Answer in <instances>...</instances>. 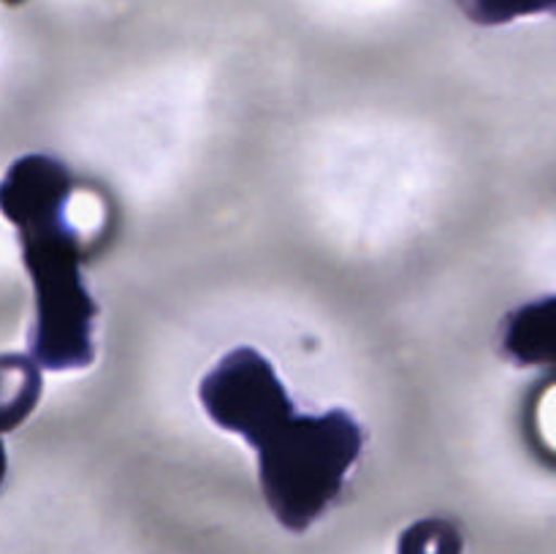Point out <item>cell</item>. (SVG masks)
Returning a JSON list of instances; mask_svg holds the SVG:
<instances>
[{"mask_svg":"<svg viewBox=\"0 0 556 554\" xmlns=\"http://www.w3.org/2000/svg\"><path fill=\"white\" fill-rule=\"evenodd\" d=\"M201 400L220 427L258 449L266 503L288 530H307L334 503L364 443L348 413L293 411L271 364L253 348L228 353L201 383Z\"/></svg>","mask_w":556,"mask_h":554,"instance_id":"obj_1","label":"cell"},{"mask_svg":"<svg viewBox=\"0 0 556 554\" xmlns=\"http://www.w3.org/2000/svg\"><path fill=\"white\" fill-rule=\"evenodd\" d=\"M68 174L49 158H25L5 177V215L20 226L25 261L38 291L36 351L47 367H85L92 358L90 324L96 307L81 288L76 244L60 206Z\"/></svg>","mask_w":556,"mask_h":554,"instance_id":"obj_2","label":"cell"},{"mask_svg":"<svg viewBox=\"0 0 556 554\" xmlns=\"http://www.w3.org/2000/svg\"><path fill=\"white\" fill-rule=\"evenodd\" d=\"M505 351L525 364L556 367V297L527 304L508 320Z\"/></svg>","mask_w":556,"mask_h":554,"instance_id":"obj_3","label":"cell"},{"mask_svg":"<svg viewBox=\"0 0 556 554\" xmlns=\"http://www.w3.org/2000/svg\"><path fill=\"white\" fill-rule=\"evenodd\" d=\"M400 554H462V536L451 521L424 519L400 538Z\"/></svg>","mask_w":556,"mask_h":554,"instance_id":"obj_4","label":"cell"}]
</instances>
